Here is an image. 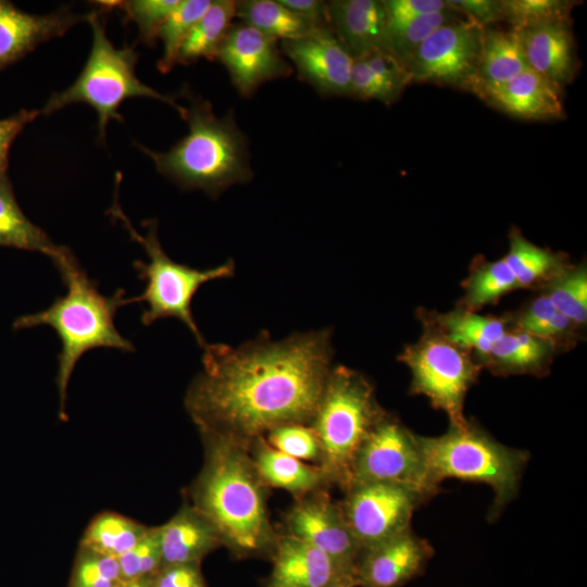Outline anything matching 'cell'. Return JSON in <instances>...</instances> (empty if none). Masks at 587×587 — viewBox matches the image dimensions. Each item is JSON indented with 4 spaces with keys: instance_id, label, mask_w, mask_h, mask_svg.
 Listing matches in <instances>:
<instances>
[{
    "instance_id": "6da1fadb",
    "label": "cell",
    "mask_w": 587,
    "mask_h": 587,
    "mask_svg": "<svg viewBox=\"0 0 587 587\" xmlns=\"http://www.w3.org/2000/svg\"><path fill=\"white\" fill-rule=\"evenodd\" d=\"M328 328L272 340L265 332L237 347H203L202 371L188 387L186 410L201 436L250 449L286 424L312 423L333 358Z\"/></svg>"
},
{
    "instance_id": "7a4b0ae2",
    "label": "cell",
    "mask_w": 587,
    "mask_h": 587,
    "mask_svg": "<svg viewBox=\"0 0 587 587\" xmlns=\"http://www.w3.org/2000/svg\"><path fill=\"white\" fill-rule=\"evenodd\" d=\"M201 437L204 461L188 488V503L213 525L234 557L271 555L278 530L270 519V487L250 449L216 436Z\"/></svg>"
},
{
    "instance_id": "3957f363",
    "label": "cell",
    "mask_w": 587,
    "mask_h": 587,
    "mask_svg": "<svg viewBox=\"0 0 587 587\" xmlns=\"http://www.w3.org/2000/svg\"><path fill=\"white\" fill-rule=\"evenodd\" d=\"M52 261L66 285V295L43 311L17 317L13 328L48 325L57 332L62 348L58 355L55 383L60 398L59 415L65 421L67 386L78 359L93 348H114L126 352L135 348L114 325L117 309L126 304L124 290H117L112 297L103 296L68 248L63 247Z\"/></svg>"
},
{
    "instance_id": "277c9868",
    "label": "cell",
    "mask_w": 587,
    "mask_h": 587,
    "mask_svg": "<svg viewBox=\"0 0 587 587\" xmlns=\"http://www.w3.org/2000/svg\"><path fill=\"white\" fill-rule=\"evenodd\" d=\"M184 120L188 134L170 150L159 152L137 145L162 175L185 189H202L211 197L252 178L247 139L233 110L218 117L208 100L192 98Z\"/></svg>"
},
{
    "instance_id": "5b68a950",
    "label": "cell",
    "mask_w": 587,
    "mask_h": 587,
    "mask_svg": "<svg viewBox=\"0 0 587 587\" xmlns=\"http://www.w3.org/2000/svg\"><path fill=\"white\" fill-rule=\"evenodd\" d=\"M430 480L440 486L447 478L483 483L491 487L494 501L488 520L495 521L517 496L529 459L526 450L494 439L477 425L451 426L436 437L419 435Z\"/></svg>"
},
{
    "instance_id": "8992f818",
    "label": "cell",
    "mask_w": 587,
    "mask_h": 587,
    "mask_svg": "<svg viewBox=\"0 0 587 587\" xmlns=\"http://www.w3.org/2000/svg\"><path fill=\"white\" fill-rule=\"evenodd\" d=\"M385 414L361 373L342 365L330 370L310 425L321 448L317 465L332 487L348 489L357 454Z\"/></svg>"
},
{
    "instance_id": "52a82bcc",
    "label": "cell",
    "mask_w": 587,
    "mask_h": 587,
    "mask_svg": "<svg viewBox=\"0 0 587 587\" xmlns=\"http://www.w3.org/2000/svg\"><path fill=\"white\" fill-rule=\"evenodd\" d=\"M87 22L91 26L92 43L82 73L70 87L53 92L40 114L50 115L72 103H87L98 114L99 140L104 139L110 121H123L118 108L128 98L147 97L165 102L185 117L186 108L137 77L135 67L138 53L130 47H114L97 12L89 13Z\"/></svg>"
},
{
    "instance_id": "ba28073f",
    "label": "cell",
    "mask_w": 587,
    "mask_h": 587,
    "mask_svg": "<svg viewBox=\"0 0 587 587\" xmlns=\"http://www.w3.org/2000/svg\"><path fill=\"white\" fill-rule=\"evenodd\" d=\"M109 213L114 220L121 222L149 257V262L136 261L134 263L138 276L146 282V288L140 296L126 300V303L145 302L147 304L141 314V322L146 326L159 319L175 317L182 321L192 333L197 342L204 347L205 340L191 313L192 297L204 283L232 277L235 272L234 260L228 259L225 263L208 270L179 264L168 258L162 249L155 221L145 222L147 235L139 234L122 210L116 195Z\"/></svg>"
},
{
    "instance_id": "9c48e42d",
    "label": "cell",
    "mask_w": 587,
    "mask_h": 587,
    "mask_svg": "<svg viewBox=\"0 0 587 587\" xmlns=\"http://www.w3.org/2000/svg\"><path fill=\"white\" fill-rule=\"evenodd\" d=\"M466 352L435 327L427 329L399 357L411 370V394L427 397L432 405L444 411L450 425L455 427L467 423L463 413L464 400L480 370Z\"/></svg>"
},
{
    "instance_id": "30bf717a",
    "label": "cell",
    "mask_w": 587,
    "mask_h": 587,
    "mask_svg": "<svg viewBox=\"0 0 587 587\" xmlns=\"http://www.w3.org/2000/svg\"><path fill=\"white\" fill-rule=\"evenodd\" d=\"M361 483L403 486L426 502L439 491V486L429 478L419 435L387 412L371 430L354 460L350 486Z\"/></svg>"
},
{
    "instance_id": "8fae6325",
    "label": "cell",
    "mask_w": 587,
    "mask_h": 587,
    "mask_svg": "<svg viewBox=\"0 0 587 587\" xmlns=\"http://www.w3.org/2000/svg\"><path fill=\"white\" fill-rule=\"evenodd\" d=\"M484 28L471 20H454L436 29L405 62L412 82L474 91Z\"/></svg>"
},
{
    "instance_id": "7c38bea8",
    "label": "cell",
    "mask_w": 587,
    "mask_h": 587,
    "mask_svg": "<svg viewBox=\"0 0 587 587\" xmlns=\"http://www.w3.org/2000/svg\"><path fill=\"white\" fill-rule=\"evenodd\" d=\"M339 501L360 549L411 527L414 511L426 501L415 491L390 483L353 484Z\"/></svg>"
},
{
    "instance_id": "4fadbf2b",
    "label": "cell",
    "mask_w": 587,
    "mask_h": 587,
    "mask_svg": "<svg viewBox=\"0 0 587 587\" xmlns=\"http://www.w3.org/2000/svg\"><path fill=\"white\" fill-rule=\"evenodd\" d=\"M278 532L311 544L355 577L361 549L328 489L294 498Z\"/></svg>"
},
{
    "instance_id": "5bb4252c",
    "label": "cell",
    "mask_w": 587,
    "mask_h": 587,
    "mask_svg": "<svg viewBox=\"0 0 587 587\" xmlns=\"http://www.w3.org/2000/svg\"><path fill=\"white\" fill-rule=\"evenodd\" d=\"M232 84L243 97L252 96L265 82L291 74L277 40L243 24H232L216 53Z\"/></svg>"
},
{
    "instance_id": "9a60e30c",
    "label": "cell",
    "mask_w": 587,
    "mask_h": 587,
    "mask_svg": "<svg viewBox=\"0 0 587 587\" xmlns=\"http://www.w3.org/2000/svg\"><path fill=\"white\" fill-rule=\"evenodd\" d=\"M282 52L299 77L325 96H350L353 58L332 27L284 40Z\"/></svg>"
},
{
    "instance_id": "2e32d148",
    "label": "cell",
    "mask_w": 587,
    "mask_h": 587,
    "mask_svg": "<svg viewBox=\"0 0 587 587\" xmlns=\"http://www.w3.org/2000/svg\"><path fill=\"white\" fill-rule=\"evenodd\" d=\"M433 555L432 545L410 527L360 551L357 587H402L424 572Z\"/></svg>"
},
{
    "instance_id": "e0dca14e",
    "label": "cell",
    "mask_w": 587,
    "mask_h": 587,
    "mask_svg": "<svg viewBox=\"0 0 587 587\" xmlns=\"http://www.w3.org/2000/svg\"><path fill=\"white\" fill-rule=\"evenodd\" d=\"M266 587H357L355 577L326 553L278 532Z\"/></svg>"
},
{
    "instance_id": "ac0fdd59",
    "label": "cell",
    "mask_w": 587,
    "mask_h": 587,
    "mask_svg": "<svg viewBox=\"0 0 587 587\" xmlns=\"http://www.w3.org/2000/svg\"><path fill=\"white\" fill-rule=\"evenodd\" d=\"M88 15L65 7L48 14H30L0 0V68L22 59L38 45L63 36L82 21L87 22Z\"/></svg>"
},
{
    "instance_id": "d6986e66",
    "label": "cell",
    "mask_w": 587,
    "mask_h": 587,
    "mask_svg": "<svg viewBox=\"0 0 587 587\" xmlns=\"http://www.w3.org/2000/svg\"><path fill=\"white\" fill-rule=\"evenodd\" d=\"M330 27L353 59L386 51L387 14L383 1L334 0L328 2Z\"/></svg>"
},
{
    "instance_id": "ffe728a7",
    "label": "cell",
    "mask_w": 587,
    "mask_h": 587,
    "mask_svg": "<svg viewBox=\"0 0 587 587\" xmlns=\"http://www.w3.org/2000/svg\"><path fill=\"white\" fill-rule=\"evenodd\" d=\"M160 545L161 569L199 564L207 554L223 546L213 525L188 502L160 526Z\"/></svg>"
},
{
    "instance_id": "44dd1931",
    "label": "cell",
    "mask_w": 587,
    "mask_h": 587,
    "mask_svg": "<svg viewBox=\"0 0 587 587\" xmlns=\"http://www.w3.org/2000/svg\"><path fill=\"white\" fill-rule=\"evenodd\" d=\"M485 99L523 118H559L564 115L562 86L530 68L492 90Z\"/></svg>"
},
{
    "instance_id": "7402d4cb",
    "label": "cell",
    "mask_w": 587,
    "mask_h": 587,
    "mask_svg": "<svg viewBox=\"0 0 587 587\" xmlns=\"http://www.w3.org/2000/svg\"><path fill=\"white\" fill-rule=\"evenodd\" d=\"M528 68L562 86L574 73L573 37L569 21L517 30Z\"/></svg>"
},
{
    "instance_id": "603a6c76",
    "label": "cell",
    "mask_w": 587,
    "mask_h": 587,
    "mask_svg": "<svg viewBox=\"0 0 587 587\" xmlns=\"http://www.w3.org/2000/svg\"><path fill=\"white\" fill-rule=\"evenodd\" d=\"M250 454L264 483L270 488L290 492L294 498L332 487L319 465L307 464L274 449L264 436L253 440Z\"/></svg>"
},
{
    "instance_id": "cb8c5ba5",
    "label": "cell",
    "mask_w": 587,
    "mask_h": 587,
    "mask_svg": "<svg viewBox=\"0 0 587 587\" xmlns=\"http://www.w3.org/2000/svg\"><path fill=\"white\" fill-rule=\"evenodd\" d=\"M528 68L520 33L484 28L474 92L485 99L492 90Z\"/></svg>"
},
{
    "instance_id": "d4e9b609",
    "label": "cell",
    "mask_w": 587,
    "mask_h": 587,
    "mask_svg": "<svg viewBox=\"0 0 587 587\" xmlns=\"http://www.w3.org/2000/svg\"><path fill=\"white\" fill-rule=\"evenodd\" d=\"M410 82V73L397 58L387 51H376L353 59L350 96L390 104Z\"/></svg>"
},
{
    "instance_id": "484cf974",
    "label": "cell",
    "mask_w": 587,
    "mask_h": 587,
    "mask_svg": "<svg viewBox=\"0 0 587 587\" xmlns=\"http://www.w3.org/2000/svg\"><path fill=\"white\" fill-rule=\"evenodd\" d=\"M553 345L554 341L520 329L505 332L485 360L497 373H539L547 366Z\"/></svg>"
},
{
    "instance_id": "4316f807",
    "label": "cell",
    "mask_w": 587,
    "mask_h": 587,
    "mask_svg": "<svg viewBox=\"0 0 587 587\" xmlns=\"http://www.w3.org/2000/svg\"><path fill=\"white\" fill-rule=\"evenodd\" d=\"M0 246L38 251L52 260L63 249L26 217L15 200L7 174L0 176Z\"/></svg>"
},
{
    "instance_id": "83f0119b",
    "label": "cell",
    "mask_w": 587,
    "mask_h": 587,
    "mask_svg": "<svg viewBox=\"0 0 587 587\" xmlns=\"http://www.w3.org/2000/svg\"><path fill=\"white\" fill-rule=\"evenodd\" d=\"M436 328L463 350H475L486 358L494 345L503 336L501 320L479 315L471 310H455L436 319Z\"/></svg>"
},
{
    "instance_id": "f1b7e54d",
    "label": "cell",
    "mask_w": 587,
    "mask_h": 587,
    "mask_svg": "<svg viewBox=\"0 0 587 587\" xmlns=\"http://www.w3.org/2000/svg\"><path fill=\"white\" fill-rule=\"evenodd\" d=\"M236 14V1L214 0L184 40L177 63L188 65L201 58L215 59Z\"/></svg>"
},
{
    "instance_id": "f546056e",
    "label": "cell",
    "mask_w": 587,
    "mask_h": 587,
    "mask_svg": "<svg viewBox=\"0 0 587 587\" xmlns=\"http://www.w3.org/2000/svg\"><path fill=\"white\" fill-rule=\"evenodd\" d=\"M147 528L120 513L103 512L93 517L85 529L80 548L118 559L138 542Z\"/></svg>"
},
{
    "instance_id": "4dcf8cb0",
    "label": "cell",
    "mask_w": 587,
    "mask_h": 587,
    "mask_svg": "<svg viewBox=\"0 0 587 587\" xmlns=\"http://www.w3.org/2000/svg\"><path fill=\"white\" fill-rule=\"evenodd\" d=\"M235 16L275 40H290L314 30L278 0L236 1Z\"/></svg>"
},
{
    "instance_id": "1f68e13d",
    "label": "cell",
    "mask_w": 587,
    "mask_h": 587,
    "mask_svg": "<svg viewBox=\"0 0 587 587\" xmlns=\"http://www.w3.org/2000/svg\"><path fill=\"white\" fill-rule=\"evenodd\" d=\"M503 260L519 288L548 282L565 268L558 255L535 246L519 233L511 234L510 249Z\"/></svg>"
},
{
    "instance_id": "d6a6232c",
    "label": "cell",
    "mask_w": 587,
    "mask_h": 587,
    "mask_svg": "<svg viewBox=\"0 0 587 587\" xmlns=\"http://www.w3.org/2000/svg\"><path fill=\"white\" fill-rule=\"evenodd\" d=\"M210 0H179L158 32L163 53L158 62L161 73H168L177 64L179 49L189 32L210 7Z\"/></svg>"
},
{
    "instance_id": "836d02e7",
    "label": "cell",
    "mask_w": 587,
    "mask_h": 587,
    "mask_svg": "<svg viewBox=\"0 0 587 587\" xmlns=\"http://www.w3.org/2000/svg\"><path fill=\"white\" fill-rule=\"evenodd\" d=\"M555 310L573 324L587 321V272L585 265L565 267L547 282L544 294Z\"/></svg>"
},
{
    "instance_id": "e575fe53",
    "label": "cell",
    "mask_w": 587,
    "mask_h": 587,
    "mask_svg": "<svg viewBox=\"0 0 587 587\" xmlns=\"http://www.w3.org/2000/svg\"><path fill=\"white\" fill-rule=\"evenodd\" d=\"M516 288L515 277L503 259L486 262L478 265L464 283L465 304L474 310L498 301Z\"/></svg>"
},
{
    "instance_id": "d590c367",
    "label": "cell",
    "mask_w": 587,
    "mask_h": 587,
    "mask_svg": "<svg viewBox=\"0 0 587 587\" xmlns=\"http://www.w3.org/2000/svg\"><path fill=\"white\" fill-rule=\"evenodd\" d=\"M449 9L420 16L398 27L388 29L386 51L397 58L404 66L412 52L436 29L454 21Z\"/></svg>"
},
{
    "instance_id": "8d00e7d4",
    "label": "cell",
    "mask_w": 587,
    "mask_h": 587,
    "mask_svg": "<svg viewBox=\"0 0 587 587\" xmlns=\"http://www.w3.org/2000/svg\"><path fill=\"white\" fill-rule=\"evenodd\" d=\"M504 20L515 30L569 21L573 2L561 0H502Z\"/></svg>"
},
{
    "instance_id": "74e56055",
    "label": "cell",
    "mask_w": 587,
    "mask_h": 587,
    "mask_svg": "<svg viewBox=\"0 0 587 587\" xmlns=\"http://www.w3.org/2000/svg\"><path fill=\"white\" fill-rule=\"evenodd\" d=\"M179 0H129L107 1L101 7L118 8L127 21H133L139 33V38L147 45H153L158 39V32Z\"/></svg>"
},
{
    "instance_id": "f35d334b",
    "label": "cell",
    "mask_w": 587,
    "mask_h": 587,
    "mask_svg": "<svg viewBox=\"0 0 587 587\" xmlns=\"http://www.w3.org/2000/svg\"><path fill=\"white\" fill-rule=\"evenodd\" d=\"M117 561L122 582L154 577L161 569L160 526L148 527L138 542Z\"/></svg>"
},
{
    "instance_id": "ab89813d",
    "label": "cell",
    "mask_w": 587,
    "mask_h": 587,
    "mask_svg": "<svg viewBox=\"0 0 587 587\" xmlns=\"http://www.w3.org/2000/svg\"><path fill=\"white\" fill-rule=\"evenodd\" d=\"M264 438L274 449L301 461L319 464L321 448L311 425L286 424L271 429Z\"/></svg>"
},
{
    "instance_id": "60d3db41",
    "label": "cell",
    "mask_w": 587,
    "mask_h": 587,
    "mask_svg": "<svg viewBox=\"0 0 587 587\" xmlns=\"http://www.w3.org/2000/svg\"><path fill=\"white\" fill-rule=\"evenodd\" d=\"M121 583L117 559L79 548L70 587H116Z\"/></svg>"
},
{
    "instance_id": "b9f144b4",
    "label": "cell",
    "mask_w": 587,
    "mask_h": 587,
    "mask_svg": "<svg viewBox=\"0 0 587 587\" xmlns=\"http://www.w3.org/2000/svg\"><path fill=\"white\" fill-rule=\"evenodd\" d=\"M383 2L386 9L388 29L420 16L449 9L446 1L442 0H386Z\"/></svg>"
},
{
    "instance_id": "7bdbcfd3",
    "label": "cell",
    "mask_w": 587,
    "mask_h": 587,
    "mask_svg": "<svg viewBox=\"0 0 587 587\" xmlns=\"http://www.w3.org/2000/svg\"><path fill=\"white\" fill-rule=\"evenodd\" d=\"M447 5L463 12L470 20L485 27L489 23L504 20L502 1L495 0H448Z\"/></svg>"
},
{
    "instance_id": "ee69618b",
    "label": "cell",
    "mask_w": 587,
    "mask_h": 587,
    "mask_svg": "<svg viewBox=\"0 0 587 587\" xmlns=\"http://www.w3.org/2000/svg\"><path fill=\"white\" fill-rule=\"evenodd\" d=\"M40 115V110H21L14 115L0 120V176L7 174L10 147L25 125Z\"/></svg>"
},
{
    "instance_id": "f6af8a7d",
    "label": "cell",
    "mask_w": 587,
    "mask_h": 587,
    "mask_svg": "<svg viewBox=\"0 0 587 587\" xmlns=\"http://www.w3.org/2000/svg\"><path fill=\"white\" fill-rule=\"evenodd\" d=\"M154 587H205L199 564H180L161 569L153 577Z\"/></svg>"
},
{
    "instance_id": "bcb514c9",
    "label": "cell",
    "mask_w": 587,
    "mask_h": 587,
    "mask_svg": "<svg viewBox=\"0 0 587 587\" xmlns=\"http://www.w3.org/2000/svg\"><path fill=\"white\" fill-rule=\"evenodd\" d=\"M313 29L330 27L328 3L321 0H278Z\"/></svg>"
},
{
    "instance_id": "7dc6e473",
    "label": "cell",
    "mask_w": 587,
    "mask_h": 587,
    "mask_svg": "<svg viewBox=\"0 0 587 587\" xmlns=\"http://www.w3.org/2000/svg\"><path fill=\"white\" fill-rule=\"evenodd\" d=\"M557 313L558 311L551 301L542 295L534 300L528 308L522 312L517 320V329L528 333Z\"/></svg>"
},
{
    "instance_id": "c3c4849f",
    "label": "cell",
    "mask_w": 587,
    "mask_h": 587,
    "mask_svg": "<svg viewBox=\"0 0 587 587\" xmlns=\"http://www.w3.org/2000/svg\"><path fill=\"white\" fill-rule=\"evenodd\" d=\"M116 587H154L153 577L132 580V582H123Z\"/></svg>"
}]
</instances>
